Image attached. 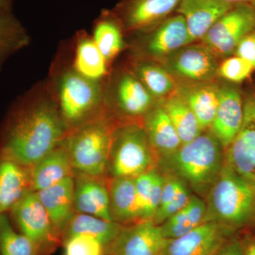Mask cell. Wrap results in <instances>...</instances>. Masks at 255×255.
<instances>
[{"label": "cell", "mask_w": 255, "mask_h": 255, "mask_svg": "<svg viewBox=\"0 0 255 255\" xmlns=\"http://www.w3.org/2000/svg\"><path fill=\"white\" fill-rule=\"evenodd\" d=\"M13 0H0V14L11 12Z\"/></svg>", "instance_id": "obj_40"}, {"label": "cell", "mask_w": 255, "mask_h": 255, "mask_svg": "<svg viewBox=\"0 0 255 255\" xmlns=\"http://www.w3.org/2000/svg\"><path fill=\"white\" fill-rule=\"evenodd\" d=\"M205 201L206 221H216L236 233L255 228V182L226 164Z\"/></svg>", "instance_id": "obj_4"}, {"label": "cell", "mask_w": 255, "mask_h": 255, "mask_svg": "<svg viewBox=\"0 0 255 255\" xmlns=\"http://www.w3.org/2000/svg\"><path fill=\"white\" fill-rule=\"evenodd\" d=\"M255 12L251 3L234 5L201 39L216 57L234 53L238 43L255 31Z\"/></svg>", "instance_id": "obj_8"}, {"label": "cell", "mask_w": 255, "mask_h": 255, "mask_svg": "<svg viewBox=\"0 0 255 255\" xmlns=\"http://www.w3.org/2000/svg\"><path fill=\"white\" fill-rule=\"evenodd\" d=\"M68 133L47 82L36 85L11 109L0 135V157L30 168Z\"/></svg>", "instance_id": "obj_1"}, {"label": "cell", "mask_w": 255, "mask_h": 255, "mask_svg": "<svg viewBox=\"0 0 255 255\" xmlns=\"http://www.w3.org/2000/svg\"><path fill=\"white\" fill-rule=\"evenodd\" d=\"M124 227L114 221L75 213L62 234L61 243L65 238L70 236H86L100 242L107 250L117 239Z\"/></svg>", "instance_id": "obj_26"}, {"label": "cell", "mask_w": 255, "mask_h": 255, "mask_svg": "<svg viewBox=\"0 0 255 255\" xmlns=\"http://www.w3.org/2000/svg\"><path fill=\"white\" fill-rule=\"evenodd\" d=\"M72 64L78 73L92 81L105 82L109 75L108 62L85 31L77 33Z\"/></svg>", "instance_id": "obj_25"}, {"label": "cell", "mask_w": 255, "mask_h": 255, "mask_svg": "<svg viewBox=\"0 0 255 255\" xmlns=\"http://www.w3.org/2000/svg\"><path fill=\"white\" fill-rule=\"evenodd\" d=\"M123 30L117 16L109 11H102L94 23L92 39L109 64L124 49Z\"/></svg>", "instance_id": "obj_27"}, {"label": "cell", "mask_w": 255, "mask_h": 255, "mask_svg": "<svg viewBox=\"0 0 255 255\" xmlns=\"http://www.w3.org/2000/svg\"><path fill=\"white\" fill-rule=\"evenodd\" d=\"M253 70L251 63L236 55L225 60L219 65L218 75L228 81L239 83L249 78Z\"/></svg>", "instance_id": "obj_35"}, {"label": "cell", "mask_w": 255, "mask_h": 255, "mask_svg": "<svg viewBox=\"0 0 255 255\" xmlns=\"http://www.w3.org/2000/svg\"><path fill=\"white\" fill-rule=\"evenodd\" d=\"M36 193L48 212L55 233L61 241L64 230L75 213L74 177L67 178L52 187Z\"/></svg>", "instance_id": "obj_21"}, {"label": "cell", "mask_w": 255, "mask_h": 255, "mask_svg": "<svg viewBox=\"0 0 255 255\" xmlns=\"http://www.w3.org/2000/svg\"><path fill=\"white\" fill-rule=\"evenodd\" d=\"M30 191L29 168L0 157V215L11 211Z\"/></svg>", "instance_id": "obj_24"}, {"label": "cell", "mask_w": 255, "mask_h": 255, "mask_svg": "<svg viewBox=\"0 0 255 255\" xmlns=\"http://www.w3.org/2000/svg\"><path fill=\"white\" fill-rule=\"evenodd\" d=\"M225 164L255 182V96L248 97L244 102L243 124L225 149Z\"/></svg>", "instance_id": "obj_12"}, {"label": "cell", "mask_w": 255, "mask_h": 255, "mask_svg": "<svg viewBox=\"0 0 255 255\" xmlns=\"http://www.w3.org/2000/svg\"><path fill=\"white\" fill-rule=\"evenodd\" d=\"M163 100L162 107L182 144L191 142L204 132L189 106L175 92Z\"/></svg>", "instance_id": "obj_30"}, {"label": "cell", "mask_w": 255, "mask_h": 255, "mask_svg": "<svg viewBox=\"0 0 255 255\" xmlns=\"http://www.w3.org/2000/svg\"><path fill=\"white\" fill-rule=\"evenodd\" d=\"M74 209L75 213L92 215L112 221L108 179L75 174Z\"/></svg>", "instance_id": "obj_17"}, {"label": "cell", "mask_w": 255, "mask_h": 255, "mask_svg": "<svg viewBox=\"0 0 255 255\" xmlns=\"http://www.w3.org/2000/svg\"><path fill=\"white\" fill-rule=\"evenodd\" d=\"M190 35L182 15L167 18L146 37L140 46V53L146 58L162 60L182 47L191 44Z\"/></svg>", "instance_id": "obj_15"}, {"label": "cell", "mask_w": 255, "mask_h": 255, "mask_svg": "<svg viewBox=\"0 0 255 255\" xmlns=\"http://www.w3.org/2000/svg\"><path fill=\"white\" fill-rule=\"evenodd\" d=\"M216 58L204 44L191 43L161 61L178 82H204L213 81L219 75Z\"/></svg>", "instance_id": "obj_9"}, {"label": "cell", "mask_w": 255, "mask_h": 255, "mask_svg": "<svg viewBox=\"0 0 255 255\" xmlns=\"http://www.w3.org/2000/svg\"><path fill=\"white\" fill-rule=\"evenodd\" d=\"M218 255H243L241 238L236 235L226 243Z\"/></svg>", "instance_id": "obj_38"}, {"label": "cell", "mask_w": 255, "mask_h": 255, "mask_svg": "<svg viewBox=\"0 0 255 255\" xmlns=\"http://www.w3.org/2000/svg\"><path fill=\"white\" fill-rule=\"evenodd\" d=\"M157 157L142 123L126 122L114 127L107 178H135L155 168Z\"/></svg>", "instance_id": "obj_6"}, {"label": "cell", "mask_w": 255, "mask_h": 255, "mask_svg": "<svg viewBox=\"0 0 255 255\" xmlns=\"http://www.w3.org/2000/svg\"><path fill=\"white\" fill-rule=\"evenodd\" d=\"M236 56L241 57L251 64L255 69V32L245 36L238 43L234 52Z\"/></svg>", "instance_id": "obj_37"}, {"label": "cell", "mask_w": 255, "mask_h": 255, "mask_svg": "<svg viewBox=\"0 0 255 255\" xmlns=\"http://www.w3.org/2000/svg\"><path fill=\"white\" fill-rule=\"evenodd\" d=\"M233 6L222 0H182L177 11L185 19L193 43L202 39L213 25Z\"/></svg>", "instance_id": "obj_19"}, {"label": "cell", "mask_w": 255, "mask_h": 255, "mask_svg": "<svg viewBox=\"0 0 255 255\" xmlns=\"http://www.w3.org/2000/svg\"><path fill=\"white\" fill-rule=\"evenodd\" d=\"M191 196V190L188 186L182 188L173 199H171L165 205L161 206L157 209L152 219V222L157 226L162 225L187 205L190 200Z\"/></svg>", "instance_id": "obj_36"}, {"label": "cell", "mask_w": 255, "mask_h": 255, "mask_svg": "<svg viewBox=\"0 0 255 255\" xmlns=\"http://www.w3.org/2000/svg\"><path fill=\"white\" fill-rule=\"evenodd\" d=\"M10 213L18 231L36 246L40 255H50L61 244L48 212L35 191H28Z\"/></svg>", "instance_id": "obj_7"}, {"label": "cell", "mask_w": 255, "mask_h": 255, "mask_svg": "<svg viewBox=\"0 0 255 255\" xmlns=\"http://www.w3.org/2000/svg\"><path fill=\"white\" fill-rule=\"evenodd\" d=\"M63 255H106V248L100 242L86 236H73L62 241Z\"/></svg>", "instance_id": "obj_34"}, {"label": "cell", "mask_w": 255, "mask_h": 255, "mask_svg": "<svg viewBox=\"0 0 255 255\" xmlns=\"http://www.w3.org/2000/svg\"><path fill=\"white\" fill-rule=\"evenodd\" d=\"M166 242L159 226L142 221L124 226L106 255H163Z\"/></svg>", "instance_id": "obj_13"}, {"label": "cell", "mask_w": 255, "mask_h": 255, "mask_svg": "<svg viewBox=\"0 0 255 255\" xmlns=\"http://www.w3.org/2000/svg\"><path fill=\"white\" fill-rule=\"evenodd\" d=\"M108 179L110 214L112 221L124 226L142 221V211L133 178Z\"/></svg>", "instance_id": "obj_20"}, {"label": "cell", "mask_w": 255, "mask_h": 255, "mask_svg": "<svg viewBox=\"0 0 255 255\" xmlns=\"http://www.w3.org/2000/svg\"><path fill=\"white\" fill-rule=\"evenodd\" d=\"M244 118V102L236 87L223 85L220 88L219 105L209 130L226 148L241 130Z\"/></svg>", "instance_id": "obj_16"}, {"label": "cell", "mask_w": 255, "mask_h": 255, "mask_svg": "<svg viewBox=\"0 0 255 255\" xmlns=\"http://www.w3.org/2000/svg\"><path fill=\"white\" fill-rule=\"evenodd\" d=\"M220 88L214 81L177 82L175 92L182 97L197 119L203 131L211 127L218 105Z\"/></svg>", "instance_id": "obj_18"}, {"label": "cell", "mask_w": 255, "mask_h": 255, "mask_svg": "<svg viewBox=\"0 0 255 255\" xmlns=\"http://www.w3.org/2000/svg\"><path fill=\"white\" fill-rule=\"evenodd\" d=\"M29 172L31 190L36 192L75 176L63 142L30 167Z\"/></svg>", "instance_id": "obj_22"}, {"label": "cell", "mask_w": 255, "mask_h": 255, "mask_svg": "<svg viewBox=\"0 0 255 255\" xmlns=\"http://www.w3.org/2000/svg\"><path fill=\"white\" fill-rule=\"evenodd\" d=\"M47 82L68 132L105 115V82L92 81L74 69L72 60L58 58Z\"/></svg>", "instance_id": "obj_2"}, {"label": "cell", "mask_w": 255, "mask_h": 255, "mask_svg": "<svg viewBox=\"0 0 255 255\" xmlns=\"http://www.w3.org/2000/svg\"><path fill=\"white\" fill-rule=\"evenodd\" d=\"M238 233L216 221H205L187 234L167 240L163 255H218Z\"/></svg>", "instance_id": "obj_10"}, {"label": "cell", "mask_w": 255, "mask_h": 255, "mask_svg": "<svg viewBox=\"0 0 255 255\" xmlns=\"http://www.w3.org/2000/svg\"><path fill=\"white\" fill-rule=\"evenodd\" d=\"M164 176L155 168L134 178L137 199L142 211V221L146 211H154L160 203Z\"/></svg>", "instance_id": "obj_32"}, {"label": "cell", "mask_w": 255, "mask_h": 255, "mask_svg": "<svg viewBox=\"0 0 255 255\" xmlns=\"http://www.w3.org/2000/svg\"><path fill=\"white\" fill-rule=\"evenodd\" d=\"M252 5H253V8H254L255 9V0L254 1H253V2L251 3Z\"/></svg>", "instance_id": "obj_42"}, {"label": "cell", "mask_w": 255, "mask_h": 255, "mask_svg": "<svg viewBox=\"0 0 255 255\" xmlns=\"http://www.w3.org/2000/svg\"><path fill=\"white\" fill-rule=\"evenodd\" d=\"M29 43L27 31L12 12L0 14V70L10 56Z\"/></svg>", "instance_id": "obj_31"}, {"label": "cell", "mask_w": 255, "mask_h": 255, "mask_svg": "<svg viewBox=\"0 0 255 255\" xmlns=\"http://www.w3.org/2000/svg\"><path fill=\"white\" fill-rule=\"evenodd\" d=\"M182 0H124L114 11L128 31H143L177 9Z\"/></svg>", "instance_id": "obj_14"}, {"label": "cell", "mask_w": 255, "mask_h": 255, "mask_svg": "<svg viewBox=\"0 0 255 255\" xmlns=\"http://www.w3.org/2000/svg\"><path fill=\"white\" fill-rule=\"evenodd\" d=\"M131 70L155 100H164L175 92V79L154 60L140 58L135 60Z\"/></svg>", "instance_id": "obj_28"}, {"label": "cell", "mask_w": 255, "mask_h": 255, "mask_svg": "<svg viewBox=\"0 0 255 255\" xmlns=\"http://www.w3.org/2000/svg\"><path fill=\"white\" fill-rule=\"evenodd\" d=\"M243 255H255V233L247 232L241 237Z\"/></svg>", "instance_id": "obj_39"}, {"label": "cell", "mask_w": 255, "mask_h": 255, "mask_svg": "<svg viewBox=\"0 0 255 255\" xmlns=\"http://www.w3.org/2000/svg\"><path fill=\"white\" fill-rule=\"evenodd\" d=\"M224 164V148L209 130L157 160L163 174L179 178L194 194L204 199Z\"/></svg>", "instance_id": "obj_3"}, {"label": "cell", "mask_w": 255, "mask_h": 255, "mask_svg": "<svg viewBox=\"0 0 255 255\" xmlns=\"http://www.w3.org/2000/svg\"><path fill=\"white\" fill-rule=\"evenodd\" d=\"M142 124L157 160L173 153L182 145V141L162 105L154 106L144 116Z\"/></svg>", "instance_id": "obj_23"}, {"label": "cell", "mask_w": 255, "mask_h": 255, "mask_svg": "<svg viewBox=\"0 0 255 255\" xmlns=\"http://www.w3.org/2000/svg\"><path fill=\"white\" fill-rule=\"evenodd\" d=\"M155 100L132 70L124 72L116 78L110 93L105 90V108L114 105L128 122L142 119L155 105Z\"/></svg>", "instance_id": "obj_11"}, {"label": "cell", "mask_w": 255, "mask_h": 255, "mask_svg": "<svg viewBox=\"0 0 255 255\" xmlns=\"http://www.w3.org/2000/svg\"><path fill=\"white\" fill-rule=\"evenodd\" d=\"M207 206L205 199L192 194L187 205L159 226L164 238L174 239L205 222Z\"/></svg>", "instance_id": "obj_29"}, {"label": "cell", "mask_w": 255, "mask_h": 255, "mask_svg": "<svg viewBox=\"0 0 255 255\" xmlns=\"http://www.w3.org/2000/svg\"><path fill=\"white\" fill-rule=\"evenodd\" d=\"M0 255H41L36 246L15 229L6 214L0 215Z\"/></svg>", "instance_id": "obj_33"}, {"label": "cell", "mask_w": 255, "mask_h": 255, "mask_svg": "<svg viewBox=\"0 0 255 255\" xmlns=\"http://www.w3.org/2000/svg\"><path fill=\"white\" fill-rule=\"evenodd\" d=\"M223 1L229 3L233 5H236L238 4H245V3H252L255 0H222Z\"/></svg>", "instance_id": "obj_41"}, {"label": "cell", "mask_w": 255, "mask_h": 255, "mask_svg": "<svg viewBox=\"0 0 255 255\" xmlns=\"http://www.w3.org/2000/svg\"><path fill=\"white\" fill-rule=\"evenodd\" d=\"M115 126L105 114L68 132L63 143L75 174L106 177Z\"/></svg>", "instance_id": "obj_5"}]
</instances>
